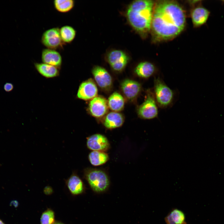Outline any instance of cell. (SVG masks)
I'll list each match as a JSON object with an SVG mask.
<instances>
[{"instance_id":"cell-1","label":"cell","mask_w":224,"mask_h":224,"mask_svg":"<svg viewBox=\"0 0 224 224\" xmlns=\"http://www.w3.org/2000/svg\"><path fill=\"white\" fill-rule=\"evenodd\" d=\"M185 24L184 11L176 2L162 0L155 2L151 30L154 40L174 38L183 31Z\"/></svg>"},{"instance_id":"cell-2","label":"cell","mask_w":224,"mask_h":224,"mask_svg":"<svg viewBox=\"0 0 224 224\" xmlns=\"http://www.w3.org/2000/svg\"><path fill=\"white\" fill-rule=\"evenodd\" d=\"M154 3L151 0H135L127 9L126 16L130 24L142 36L151 30Z\"/></svg>"},{"instance_id":"cell-3","label":"cell","mask_w":224,"mask_h":224,"mask_svg":"<svg viewBox=\"0 0 224 224\" xmlns=\"http://www.w3.org/2000/svg\"><path fill=\"white\" fill-rule=\"evenodd\" d=\"M156 101L159 107L166 108L172 104L174 93L160 77H155L152 90Z\"/></svg>"},{"instance_id":"cell-4","label":"cell","mask_w":224,"mask_h":224,"mask_svg":"<svg viewBox=\"0 0 224 224\" xmlns=\"http://www.w3.org/2000/svg\"><path fill=\"white\" fill-rule=\"evenodd\" d=\"M158 106L152 90L146 91L144 101L138 107L137 113L139 116L145 119H151L157 117Z\"/></svg>"},{"instance_id":"cell-5","label":"cell","mask_w":224,"mask_h":224,"mask_svg":"<svg viewBox=\"0 0 224 224\" xmlns=\"http://www.w3.org/2000/svg\"><path fill=\"white\" fill-rule=\"evenodd\" d=\"M84 176L91 189L97 192L105 191L109 184L108 177L103 171L100 170H86Z\"/></svg>"},{"instance_id":"cell-6","label":"cell","mask_w":224,"mask_h":224,"mask_svg":"<svg viewBox=\"0 0 224 224\" xmlns=\"http://www.w3.org/2000/svg\"><path fill=\"white\" fill-rule=\"evenodd\" d=\"M41 41L47 49L54 50L62 47L64 43L61 37L59 29L57 27L46 30L42 35Z\"/></svg>"},{"instance_id":"cell-7","label":"cell","mask_w":224,"mask_h":224,"mask_svg":"<svg viewBox=\"0 0 224 224\" xmlns=\"http://www.w3.org/2000/svg\"><path fill=\"white\" fill-rule=\"evenodd\" d=\"M129 57L124 52L120 50H114L108 55L107 60L112 69L120 71L123 70L127 64Z\"/></svg>"},{"instance_id":"cell-8","label":"cell","mask_w":224,"mask_h":224,"mask_svg":"<svg viewBox=\"0 0 224 224\" xmlns=\"http://www.w3.org/2000/svg\"><path fill=\"white\" fill-rule=\"evenodd\" d=\"M108 101L103 97L97 96L92 99L89 104V110L94 117L100 118L105 114L108 111Z\"/></svg>"},{"instance_id":"cell-9","label":"cell","mask_w":224,"mask_h":224,"mask_svg":"<svg viewBox=\"0 0 224 224\" xmlns=\"http://www.w3.org/2000/svg\"><path fill=\"white\" fill-rule=\"evenodd\" d=\"M98 93L96 86L91 79L82 82L80 85L77 93V97L87 100L96 97Z\"/></svg>"},{"instance_id":"cell-10","label":"cell","mask_w":224,"mask_h":224,"mask_svg":"<svg viewBox=\"0 0 224 224\" xmlns=\"http://www.w3.org/2000/svg\"><path fill=\"white\" fill-rule=\"evenodd\" d=\"M86 145L90 149L100 152L105 151L110 147L107 138L98 134H94L87 138Z\"/></svg>"},{"instance_id":"cell-11","label":"cell","mask_w":224,"mask_h":224,"mask_svg":"<svg viewBox=\"0 0 224 224\" xmlns=\"http://www.w3.org/2000/svg\"><path fill=\"white\" fill-rule=\"evenodd\" d=\"M92 73L96 82L100 87L107 89L111 86V77L103 68L98 66H95L92 69Z\"/></svg>"},{"instance_id":"cell-12","label":"cell","mask_w":224,"mask_h":224,"mask_svg":"<svg viewBox=\"0 0 224 224\" xmlns=\"http://www.w3.org/2000/svg\"><path fill=\"white\" fill-rule=\"evenodd\" d=\"M121 88L127 98L133 99L139 95L142 90V86L140 83L137 81L127 79L122 82Z\"/></svg>"},{"instance_id":"cell-13","label":"cell","mask_w":224,"mask_h":224,"mask_svg":"<svg viewBox=\"0 0 224 224\" xmlns=\"http://www.w3.org/2000/svg\"><path fill=\"white\" fill-rule=\"evenodd\" d=\"M210 14V11L205 7L199 6L192 11L191 16L194 27H198L206 24Z\"/></svg>"},{"instance_id":"cell-14","label":"cell","mask_w":224,"mask_h":224,"mask_svg":"<svg viewBox=\"0 0 224 224\" xmlns=\"http://www.w3.org/2000/svg\"><path fill=\"white\" fill-rule=\"evenodd\" d=\"M41 58L43 63L57 68L59 67L62 63V57L55 50L49 49H43Z\"/></svg>"},{"instance_id":"cell-15","label":"cell","mask_w":224,"mask_h":224,"mask_svg":"<svg viewBox=\"0 0 224 224\" xmlns=\"http://www.w3.org/2000/svg\"><path fill=\"white\" fill-rule=\"evenodd\" d=\"M66 184L69 191L73 195L81 194L84 190L82 181L74 172L66 180Z\"/></svg>"},{"instance_id":"cell-16","label":"cell","mask_w":224,"mask_h":224,"mask_svg":"<svg viewBox=\"0 0 224 224\" xmlns=\"http://www.w3.org/2000/svg\"><path fill=\"white\" fill-rule=\"evenodd\" d=\"M134 72L139 77L148 79L153 76L156 72V68L152 63L145 61L139 63L135 68Z\"/></svg>"},{"instance_id":"cell-17","label":"cell","mask_w":224,"mask_h":224,"mask_svg":"<svg viewBox=\"0 0 224 224\" xmlns=\"http://www.w3.org/2000/svg\"><path fill=\"white\" fill-rule=\"evenodd\" d=\"M124 122L123 116L114 112L108 114L104 119V125L108 128L112 129L121 126Z\"/></svg>"},{"instance_id":"cell-18","label":"cell","mask_w":224,"mask_h":224,"mask_svg":"<svg viewBox=\"0 0 224 224\" xmlns=\"http://www.w3.org/2000/svg\"><path fill=\"white\" fill-rule=\"evenodd\" d=\"M35 68L37 71L43 76L51 78L57 76L59 74L58 68L44 63H35Z\"/></svg>"},{"instance_id":"cell-19","label":"cell","mask_w":224,"mask_h":224,"mask_svg":"<svg viewBox=\"0 0 224 224\" xmlns=\"http://www.w3.org/2000/svg\"><path fill=\"white\" fill-rule=\"evenodd\" d=\"M107 101L109 107L113 111H121L124 107V99L122 96L118 92H115L111 94Z\"/></svg>"},{"instance_id":"cell-20","label":"cell","mask_w":224,"mask_h":224,"mask_svg":"<svg viewBox=\"0 0 224 224\" xmlns=\"http://www.w3.org/2000/svg\"><path fill=\"white\" fill-rule=\"evenodd\" d=\"M185 219L184 212L177 209H173L165 218L166 224H183Z\"/></svg>"},{"instance_id":"cell-21","label":"cell","mask_w":224,"mask_h":224,"mask_svg":"<svg viewBox=\"0 0 224 224\" xmlns=\"http://www.w3.org/2000/svg\"><path fill=\"white\" fill-rule=\"evenodd\" d=\"M88 158L92 165L98 166L105 163L108 160L109 156L104 152L93 151L89 153Z\"/></svg>"},{"instance_id":"cell-22","label":"cell","mask_w":224,"mask_h":224,"mask_svg":"<svg viewBox=\"0 0 224 224\" xmlns=\"http://www.w3.org/2000/svg\"><path fill=\"white\" fill-rule=\"evenodd\" d=\"M59 30L61 37L63 43H69L75 37L76 31L71 26H63L59 29Z\"/></svg>"},{"instance_id":"cell-23","label":"cell","mask_w":224,"mask_h":224,"mask_svg":"<svg viewBox=\"0 0 224 224\" xmlns=\"http://www.w3.org/2000/svg\"><path fill=\"white\" fill-rule=\"evenodd\" d=\"M55 8L62 13L68 12L74 6V1L73 0H56L54 2Z\"/></svg>"},{"instance_id":"cell-24","label":"cell","mask_w":224,"mask_h":224,"mask_svg":"<svg viewBox=\"0 0 224 224\" xmlns=\"http://www.w3.org/2000/svg\"><path fill=\"white\" fill-rule=\"evenodd\" d=\"M54 211L48 209L42 213L40 218V224H54L55 222Z\"/></svg>"},{"instance_id":"cell-25","label":"cell","mask_w":224,"mask_h":224,"mask_svg":"<svg viewBox=\"0 0 224 224\" xmlns=\"http://www.w3.org/2000/svg\"><path fill=\"white\" fill-rule=\"evenodd\" d=\"M3 88L6 92H10L13 89L14 86L11 82H6L4 85Z\"/></svg>"},{"instance_id":"cell-26","label":"cell","mask_w":224,"mask_h":224,"mask_svg":"<svg viewBox=\"0 0 224 224\" xmlns=\"http://www.w3.org/2000/svg\"><path fill=\"white\" fill-rule=\"evenodd\" d=\"M44 191L46 194H50L53 192L52 188L49 186H46L44 189Z\"/></svg>"},{"instance_id":"cell-27","label":"cell","mask_w":224,"mask_h":224,"mask_svg":"<svg viewBox=\"0 0 224 224\" xmlns=\"http://www.w3.org/2000/svg\"><path fill=\"white\" fill-rule=\"evenodd\" d=\"M54 224H64L61 222L57 221V222H55L54 223Z\"/></svg>"},{"instance_id":"cell-28","label":"cell","mask_w":224,"mask_h":224,"mask_svg":"<svg viewBox=\"0 0 224 224\" xmlns=\"http://www.w3.org/2000/svg\"><path fill=\"white\" fill-rule=\"evenodd\" d=\"M0 224H6L0 219Z\"/></svg>"},{"instance_id":"cell-29","label":"cell","mask_w":224,"mask_h":224,"mask_svg":"<svg viewBox=\"0 0 224 224\" xmlns=\"http://www.w3.org/2000/svg\"><path fill=\"white\" fill-rule=\"evenodd\" d=\"M183 224H187V223L185 222Z\"/></svg>"}]
</instances>
